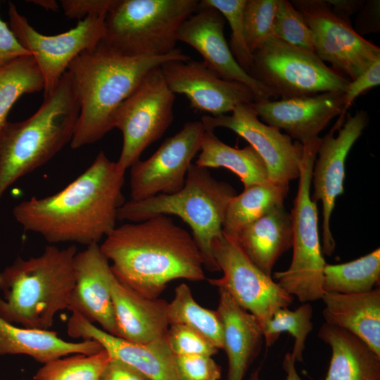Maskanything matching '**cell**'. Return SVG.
Returning a JSON list of instances; mask_svg holds the SVG:
<instances>
[{
  "label": "cell",
  "mask_w": 380,
  "mask_h": 380,
  "mask_svg": "<svg viewBox=\"0 0 380 380\" xmlns=\"http://www.w3.org/2000/svg\"><path fill=\"white\" fill-rule=\"evenodd\" d=\"M125 171L100 151L91 165L60 191L32 197L13 209L25 230L51 243H99L115 227L118 213L125 203Z\"/></svg>",
  "instance_id": "6da1fadb"
},
{
  "label": "cell",
  "mask_w": 380,
  "mask_h": 380,
  "mask_svg": "<svg viewBox=\"0 0 380 380\" xmlns=\"http://www.w3.org/2000/svg\"><path fill=\"white\" fill-rule=\"evenodd\" d=\"M100 247L118 281L145 298H158L175 279H205L192 235L168 215L115 227Z\"/></svg>",
  "instance_id": "7a4b0ae2"
},
{
  "label": "cell",
  "mask_w": 380,
  "mask_h": 380,
  "mask_svg": "<svg viewBox=\"0 0 380 380\" xmlns=\"http://www.w3.org/2000/svg\"><path fill=\"white\" fill-rule=\"evenodd\" d=\"M189 59L179 49L160 56H127L102 42L80 53L68 68L80 106L71 148L94 144L113 129L117 110L150 72Z\"/></svg>",
  "instance_id": "3957f363"
},
{
  "label": "cell",
  "mask_w": 380,
  "mask_h": 380,
  "mask_svg": "<svg viewBox=\"0 0 380 380\" xmlns=\"http://www.w3.org/2000/svg\"><path fill=\"white\" fill-rule=\"evenodd\" d=\"M75 246H48L39 255L18 258L0 272V317L22 327L48 330L68 309L75 283Z\"/></svg>",
  "instance_id": "277c9868"
},
{
  "label": "cell",
  "mask_w": 380,
  "mask_h": 380,
  "mask_svg": "<svg viewBox=\"0 0 380 380\" xmlns=\"http://www.w3.org/2000/svg\"><path fill=\"white\" fill-rule=\"evenodd\" d=\"M80 103L66 71L29 118L0 129V197L19 178L49 162L72 139Z\"/></svg>",
  "instance_id": "5b68a950"
},
{
  "label": "cell",
  "mask_w": 380,
  "mask_h": 380,
  "mask_svg": "<svg viewBox=\"0 0 380 380\" xmlns=\"http://www.w3.org/2000/svg\"><path fill=\"white\" fill-rule=\"evenodd\" d=\"M235 195L236 192L231 184L215 179L208 168L192 163L179 191L125 202L118 210V220L138 222L160 215L179 217L191 229L204 267L217 272L220 269L212 245L222 234L226 208Z\"/></svg>",
  "instance_id": "8992f818"
},
{
  "label": "cell",
  "mask_w": 380,
  "mask_h": 380,
  "mask_svg": "<svg viewBox=\"0 0 380 380\" xmlns=\"http://www.w3.org/2000/svg\"><path fill=\"white\" fill-rule=\"evenodd\" d=\"M197 0H118L105 18L101 41L127 56H160L175 51L182 24Z\"/></svg>",
  "instance_id": "52a82bcc"
},
{
  "label": "cell",
  "mask_w": 380,
  "mask_h": 380,
  "mask_svg": "<svg viewBox=\"0 0 380 380\" xmlns=\"http://www.w3.org/2000/svg\"><path fill=\"white\" fill-rule=\"evenodd\" d=\"M320 137L303 144L299 182L291 212L293 227V256L288 269L274 273L273 278L289 295L301 303L322 299V255L318 229L317 203L311 200L312 172Z\"/></svg>",
  "instance_id": "ba28073f"
},
{
  "label": "cell",
  "mask_w": 380,
  "mask_h": 380,
  "mask_svg": "<svg viewBox=\"0 0 380 380\" xmlns=\"http://www.w3.org/2000/svg\"><path fill=\"white\" fill-rule=\"evenodd\" d=\"M248 74L281 99L345 92L350 82L314 52L276 38L267 39L253 53Z\"/></svg>",
  "instance_id": "9c48e42d"
},
{
  "label": "cell",
  "mask_w": 380,
  "mask_h": 380,
  "mask_svg": "<svg viewBox=\"0 0 380 380\" xmlns=\"http://www.w3.org/2000/svg\"><path fill=\"white\" fill-rule=\"evenodd\" d=\"M175 99L158 68L118 108L113 125L123 139L116 162L120 170L126 171L140 160L144 150L164 134L174 118Z\"/></svg>",
  "instance_id": "30bf717a"
},
{
  "label": "cell",
  "mask_w": 380,
  "mask_h": 380,
  "mask_svg": "<svg viewBox=\"0 0 380 380\" xmlns=\"http://www.w3.org/2000/svg\"><path fill=\"white\" fill-rule=\"evenodd\" d=\"M215 262L223 274L209 283L226 291L243 309L253 315L263 330L279 308L289 307L293 298L272 278L255 266L233 238L224 235L212 245Z\"/></svg>",
  "instance_id": "8fae6325"
},
{
  "label": "cell",
  "mask_w": 380,
  "mask_h": 380,
  "mask_svg": "<svg viewBox=\"0 0 380 380\" xmlns=\"http://www.w3.org/2000/svg\"><path fill=\"white\" fill-rule=\"evenodd\" d=\"M10 28L34 57L44 80V96L51 93L72 61L82 51L97 46L105 34L106 15H90L72 29L56 35L38 32L9 2Z\"/></svg>",
  "instance_id": "7c38bea8"
},
{
  "label": "cell",
  "mask_w": 380,
  "mask_h": 380,
  "mask_svg": "<svg viewBox=\"0 0 380 380\" xmlns=\"http://www.w3.org/2000/svg\"><path fill=\"white\" fill-rule=\"evenodd\" d=\"M313 34L315 53L352 81L380 58V48L337 17L326 0H294Z\"/></svg>",
  "instance_id": "4fadbf2b"
},
{
  "label": "cell",
  "mask_w": 380,
  "mask_h": 380,
  "mask_svg": "<svg viewBox=\"0 0 380 380\" xmlns=\"http://www.w3.org/2000/svg\"><path fill=\"white\" fill-rule=\"evenodd\" d=\"M366 110H360L346 120L339 118L330 132L320 138L314 163L311 200L322 205V253L331 255L336 243L331 230V215L336 198L344 193L345 163L352 146L369 124Z\"/></svg>",
  "instance_id": "5bb4252c"
},
{
  "label": "cell",
  "mask_w": 380,
  "mask_h": 380,
  "mask_svg": "<svg viewBox=\"0 0 380 380\" xmlns=\"http://www.w3.org/2000/svg\"><path fill=\"white\" fill-rule=\"evenodd\" d=\"M204 131L201 121L188 122L149 158L134 163L129 167L131 201L179 191L192 160L200 151Z\"/></svg>",
  "instance_id": "9a60e30c"
},
{
  "label": "cell",
  "mask_w": 380,
  "mask_h": 380,
  "mask_svg": "<svg viewBox=\"0 0 380 380\" xmlns=\"http://www.w3.org/2000/svg\"><path fill=\"white\" fill-rule=\"evenodd\" d=\"M201 121L205 129L227 128L247 141L264 161L273 184L289 187L299 177L303 144L260 120L251 103L237 106L230 115H204Z\"/></svg>",
  "instance_id": "2e32d148"
},
{
  "label": "cell",
  "mask_w": 380,
  "mask_h": 380,
  "mask_svg": "<svg viewBox=\"0 0 380 380\" xmlns=\"http://www.w3.org/2000/svg\"><path fill=\"white\" fill-rule=\"evenodd\" d=\"M160 70L173 94H183L191 108L208 115H224L240 104L255 102L246 85L220 77L203 61H171Z\"/></svg>",
  "instance_id": "e0dca14e"
},
{
  "label": "cell",
  "mask_w": 380,
  "mask_h": 380,
  "mask_svg": "<svg viewBox=\"0 0 380 380\" xmlns=\"http://www.w3.org/2000/svg\"><path fill=\"white\" fill-rule=\"evenodd\" d=\"M224 24L225 19L219 11L199 1L197 11L178 30L177 39L197 51L203 62L220 77L246 85L253 91L255 102L278 98L238 63L225 39Z\"/></svg>",
  "instance_id": "ac0fdd59"
},
{
  "label": "cell",
  "mask_w": 380,
  "mask_h": 380,
  "mask_svg": "<svg viewBox=\"0 0 380 380\" xmlns=\"http://www.w3.org/2000/svg\"><path fill=\"white\" fill-rule=\"evenodd\" d=\"M75 283L68 310L82 315L103 330L118 336L110 281L113 274L110 262L99 243L87 246L74 258Z\"/></svg>",
  "instance_id": "d6986e66"
},
{
  "label": "cell",
  "mask_w": 380,
  "mask_h": 380,
  "mask_svg": "<svg viewBox=\"0 0 380 380\" xmlns=\"http://www.w3.org/2000/svg\"><path fill=\"white\" fill-rule=\"evenodd\" d=\"M343 94L329 91L251 105L262 122L284 130L291 139L303 144L318 138L330 121L342 113Z\"/></svg>",
  "instance_id": "ffe728a7"
},
{
  "label": "cell",
  "mask_w": 380,
  "mask_h": 380,
  "mask_svg": "<svg viewBox=\"0 0 380 380\" xmlns=\"http://www.w3.org/2000/svg\"><path fill=\"white\" fill-rule=\"evenodd\" d=\"M68 334L73 338L96 341L111 357L130 365L151 380H180L166 337L148 343L130 342L98 328L77 313H72L68 320Z\"/></svg>",
  "instance_id": "44dd1931"
},
{
  "label": "cell",
  "mask_w": 380,
  "mask_h": 380,
  "mask_svg": "<svg viewBox=\"0 0 380 380\" xmlns=\"http://www.w3.org/2000/svg\"><path fill=\"white\" fill-rule=\"evenodd\" d=\"M110 293L118 337L137 343L166 337L170 323L165 300L137 294L120 282L114 274Z\"/></svg>",
  "instance_id": "7402d4cb"
},
{
  "label": "cell",
  "mask_w": 380,
  "mask_h": 380,
  "mask_svg": "<svg viewBox=\"0 0 380 380\" xmlns=\"http://www.w3.org/2000/svg\"><path fill=\"white\" fill-rule=\"evenodd\" d=\"M217 312L223 334V348L228 359L227 380H243L261 349L264 336L258 319L241 307L224 290L218 289Z\"/></svg>",
  "instance_id": "603a6c76"
},
{
  "label": "cell",
  "mask_w": 380,
  "mask_h": 380,
  "mask_svg": "<svg viewBox=\"0 0 380 380\" xmlns=\"http://www.w3.org/2000/svg\"><path fill=\"white\" fill-rule=\"evenodd\" d=\"M326 323L344 329L365 341L380 355V288L360 293L325 292Z\"/></svg>",
  "instance_id": "cb8c5ba5"
},
{
  "label": "cell",
  "mask_w": 380,
  "mask_h": 380,
  "mask_svg": "<svg viewBox=\"0 0 380 380\" xmlns=\"http://www.w3.org/2000/svg\"><path fill=\"white\" fill-rule=\"evenodd\" d=\"M234 239L255 266L272 276L277 260L292 247L291 213L284 205L277 207L243 228Z\"/></svg>",
  "instance_id": "d4e9b609"
},
{
  "label": "cell",
  "mask_w": 380,
  "mask_h": 380,
  "mask_svg": "<svg viewBox=\"0 0 380 380\" xmlns=\"http://www.w3.org/2000/svg\"><path fill=\"white\" fill-rule=\"evenodd\" d=\"M318 336L331 350L322 380H380V355L359 337L326 322Z\"/></svg>",
  "instance_id": "484cf974"
},
{
  "label": "cell",
  "mask_w": 380,
  "mask_h": 380,
  "mask_svg": "<svg viewBox=\"0 0 380 380\" xmlns=\"http://www.w3.org/2000/svg\"><path fill=\"white\" fill-rule=\"evenodd\" d=\"M103 349L95 340L74 343L53 331L25 328L0 317V355H25L45 364L70 354H94Z\"/></svg>",
  "instance_id": "4316f807"
},
{
  "label": "cell",
  "mask_w": 380,
  "mask_h": 380,
  "mask_svg": "<svg viewBox=\"0 0 380 380\" xmlns=\"http://www.w3.org/2000/svg\"><path fill=\"white\" fill-rule=\"evenodd\" d=\"M194 164L205 168L228 169L239 177L244 188L271 183L264 161L252 146L232 147L211 129H205L200 153Z\"/></svg>",
  "instance_id": "83f0119b"
},
{
  "label": "cell",
  "mask_w": 380,
  "mask_h": 380,
  "mask_svg": "<svg viewBox=\"0 0 380 380\" xmlns=\"http://www.w3.org/2000/svg\"><path fill=\"white\" fill-rule=\"evenodd\" d=\"M289 187L268 184H255L233 196L226 208L222 233L236 238L246 226L274 208L283 205Z\"/></svg>",
  "instance_id": "f1b7e54d"
},
{
  "label": "cell",
  "mask_w": 380,
  "mask_h": 380,
  "mask_svg": "<svg viewBox=\"0 0 380 380\" xmlns=\"http://www.w3.org/2000/svg\"><path fill=\"white\" fill-rule=\"evenodd\" d=\"M379 248L350 262L336 265L327 263L323 270L324 293H365L379 287Z\"/></svg>",
  "instance_id": "f546056e"
},
{
  "label": "cell",
  "mask_w": 380,
  "mask_h": 380,
  "mask_svg": "<svg viewBox=\"0 0 380 380\" xmlns=\"http://www.w3.org/2000/svg\"><path fill=\"white\" fill-rule=\"evenodd\" d=\"M170 324H183L198 331L217 349L223 348L222 327L217 311L205 308L194 299L189 286L182 283L167 305Z\"/></svg>",
  "instance_id": "4dcf8cb0"
},
{
  "label": "cell",
  "mask_w": 380,
  "mask_h": 380,
  "mask_svg": "<svg viewBox=\"0 0 380 380\" xmlns=\"http://www.w3.org/2000/svg\"><path fill=\"white\" fill-rule=\"evenodd\" d=\"M44 89V80L32 56L18 58L0 68V129L15 101Z\"/></svg>",
  "instance_id": "1f68e13d"
},
{
  "label": "cell",
  "mask_w": 380,
  "mask_h": 380,
  "mask_svg": "<svg viewBox=\"0 0 380 380\" xmlns=\"http://www.w3.org/2000/svg\"><path fill=\"white\" fill-rule=\"evenodd\" d=\"M110 358L104 348L91 355L73 354L44 364L33 379L34 380H99Z\"/></svg>",
  "instance_id": "d6a6232c"
},
{
  "label": "cell",
  "mask_w": 380,
  "mask_h": 380,
  "mask_svg": "<svg viewBox=\"0 0 380 380\" xmlns=\"http://www.w3.org/2000/svg\"><path fill=\"white\" fill-rule=\"evenodd\" d=\"M312 308L304 303L294 310L286 308L278 309L263 327L267 347L272 346L283 332H289L295 338L292 354L296 362H303L305 340L312 329Z\"/></svg>",
  "instance_id": "836d02e7"
},
{
  "label": "cell",
  "mask_w": 380,
  "mask_h": 380,
  "mask_svg": "<svg viewBox=\"0 0 380 380\" xmlns=\"http://www.w3.org/2000/svg\"><path fill=\"white\" fill-rule=\"evenodd\" d=\"M278 0H246L243 9L244 35L253 53L274 37V23Z\"/></svg>",
  "instance_id": "e575fe53"
},
{
  "label": "cell",
  "mask_w": 380,
  "mask_h": 380,
  "mask_svg": "<svg viewBox=\"0 0 380 380\" xmlns=\"http://www.w3.org/2000/svg\"><path fill=\"white\" fill-rule=\"evenodd\" d=\"M246 0H202L200 3L219 11L231 28L229 48L240 66L248 73L253 64L244 35L243 9Z\"/></svg>",
  "instance_id": "d590c367"
},
{
  "label": "cell",
  "mask_w": 380,
  "mask_h": 380,
  "mask_svg": "<svg viewBox=\"0 0 380 380\" xmlns=\"http://www.w3.org/2000/svg\"><path fill=\"white\" fill-rule=\"evenodd\" d=\"M274 37L315 53L312 32L302 14L288 0H278Z\"/></svg>",
  "instance_id": "8d00e7d4"
},
{
  "label": "cell",
  "mask_w": 380,
  "mask_h": 380,
  "mask_svg": "<svg viewBox=\"0 0 380 380\" xmlns=\"http://www.w3.org/2000/svg\"><path fill=\"white\" fill-rule=\"evenodd\" d=\"M166 340L174 355L213 356L218 349L203 335L183 324H170Z\"/></svg>",
  "instance_id": "74e56055"
},
{
  "label": "cell",
  "mask_w": 380,
  "mask_h": 380,
  "mask_svg": "<svg viewBox=\"0 0 380 380\" xmlns=\"http://www.w3.org/2000/svg\"><path fill=\"white\" fill-rule=\"evenodd\" d=\"M180 380H219L221 367L211 356L203 355H175Z\"/></svg>",
  "instance_id": "f35d334b"
},
{
  "label": "cell",
  "mask_w": 380,
  "mask_h": 380,
  "mask_svg": "<svg viewBox=\"0 0 380 380\" xmlns=\"http://www.w3.org/2000/svg\"><path fill=\"white\" fill-rule=\"evenodd\" d=\"M380 84V58L350 81L343 94V108L340 117L346 115L355 99L365 91Z\"/></svg>",
  "instance_id": "ab89813d"
},
{
  "label": "cell",
  "mask_w": 380,
  "mask_h": 380,
  "mask_svg": "<svg viewBox=\"0 0 380 380\" xmlns=\"http://www.w3.org/2000/svg\"><path fill=\"white\" fill-rule=\"evenodd\" d=\"M118 0H61V5L69 18H86L90 15H106Z\"/></svg>",
  "instance_id": "60d3db41"
},
{
  "label": "cell",
  "mask_w": 380,
  "mask_h": 380,
  "mask_svg": "<svg viewBox=\"0 0 380 380\" xmlns=\"http://www.w3.org/2000/svg\"><path fill=\"white\" fill-rule=\"evenodd\" d=\"M25 56L32 55L21 45L11 28L0 18V68Z\"/></svg>",
  "instance_id": "b9f144b4"
},
{
  "label": "cell",
  "mask_w": 380,
  "mask_h": 380,
  "mask_svg": "<svg viewBox=\"0 0 380 380\" xmlns=\"http://www.w3.org/2000/svg\"><path fill=\"white\" fill-rule=\"evenodd\" d=\"M99 380H151L130 365L111 357Z\"/></svg>",
  "instance_id": "7bdbcfd3"
},
{
  "label": "cell",
  "mask_w": 380,
  "mask_h": 380,
  "mask_svg": "<svg viewBox=\"0 0 380 380\" xmlns=\"http://www.w3.org/2000/svg\"><path fill=\"white\" fill-rule=\"evenodd\" d=\"M365 4V3H364ZM359 32H379V1H369L361 8L357 18ZM359 32H357L359 34Z\"/></svg>",
  "instance_id": "ee69618b"
},
{
  "label": "cell",
  "mask_w": 380,
  "mask_h": 380,
  "mask_svg": "<svg viewBox=\"0 0 380 380\" xmlns=\"http://www.w3.org/2000/svg\"><path fill=\"white\" fill-rule=\"evenodd\" d=\"M332 12L339 18L350 23V16L360 11L364 5L363 1L359 0H326Z\"/></svg>",
  "instance_id": "f6af8a7d"
},
{
  "label": "cell",
  "mask_w": 380,
  "mask_h": 380,
  "mask_svg": "<svg viewBox=\"0 0 380 380\" xmlns=\"http://www.w3.org/2000/svg\"><path fill=\"white\" fill-rule=\"evenodd\" d=\"M295 362L294 356L291 353L288 352L285 355L282 362L283 369L286 374V380H303L297 373ZM259 372L260 369L253 372L248 380H259Z\"/></svg>",
  "instance_id": "bcb514c9"
},
{
  "label": "cell",
  "mask_w": 380,
  "mask_h": 380,
  "mask_svg": "<svg viewBox=\"0 0 380 380\" xmlns=\"http://www.w3.org/2000/svg\"><path fill=\"white\" fill-rule=\"evenodd\" d=\"M30 2L35 4L47 11H57L58 9V5L54 0H34L30 1Z\"/></svg>",
  "instance_id": "7dc6e473"
}]
</instances>
